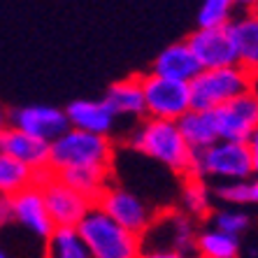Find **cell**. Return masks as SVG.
Returning <instances> with one entry per match:
<instances>
[{
	"instance_id": "5bb4252c",
	"label": "cell",
	"mask_w": 258,
	"mask_h": 258,
	"mask_svg": "<svg viewBox=\"0 0 258 258\" xmlns=\"http://www.w3.org/2000/svg\"><path fill=\"white\" fill-rule=\"evenodd\" d=\"M149 228L163 230L168 235L158 251L179 253V256H186V258L191 253H196V237H198V233L193 228V221L184 212H177V210L161 212V214H156V219H154V223Z\"/></svg>"
},
{
	"instance_id": "ffe728a7",
	"label": "cell",
	"mask_w": 258,
	"mask_h": 258,
	"mask_svg": "<svg viewBox=\"0 0 258 258\" xmlns=\"http://www.w3.org/2000/svg\"><path fill=\"white\" fill-rule=\"evenodd\" d=\"M60 181H66L70 188L84 196L89 203L96 205L102 198V193L107 191L112 184V168H77V170H66V172L56 174Z\"/></svg>"
},
{
	"instance_id": "f546056e",
	"label": "cell",
	"mask_w": 258,
	"mask_h": 258,
	"mask_svg": "<svg viewBox=\"0 0 258 258\" xmlns=\"http://www.w3.org/2000/svg\"><path fill=\"white\" fill-rule=\"evenodd\" d=\"M140 258H186L179 256V253H170V251H142Z\"/></svg>"
},
{
	"instance_id": "7402d4cb",
	"label": "cell",
	"mask_w": 258,
	"mask_h": 258,
	"mask_svg": "<svg viewBox=\"0 0 258 258\" xmlns=\"http://www.w3.org/2000/svg\"><path fill=\"white\" fill-rule=\"evenodd\" d=\"M30 186H35V170L19 163L17 158L0 154V196L14 198Z\"/></svg>"
},
{
	"instance_id": "277c9868",
	"label": "cell",
	"mask_w": 258,
	"mask_h": 258,
	"mask_svg": "<svg viewBox=\"0 0 258 258\" xmlns=\"http://www.w3.org/2000/svg\"><path fill=\"white\" fill-rule=\"evenodd\" d=\"M188 89H191V109L214 112L226 102L253 91V77L240 66L203 70L188 84Z\"/></svg>"
},
{
	"instance_id": "6da1fadb",
	"label": "cell",
	"mask_w": 258,
	"mask_h": 258,
	"mask_svg": "<svg viewBox=\"0 0 258 258\" xmlns=\"http://www.w3.org/2000/svg\"><path fill=\"white\" fill-rule=\"evenodd\" d=\"M131 147L142 151L144 156L163 163L165 168H170L181 177L191 174L193 151L186 147L179 126L174 121L142 119V123L131 135Z\"/></svg>"
},
{
	"instance_id": "4fadbf2b",
	"label": "cell",
	"mask_w": 258,
	"mask_h": 258,
	"mask_svg": "<svg viewBox=\"0 0 258 258\" xmlns=\"http://www.w3.org/2000/svg\"><path fill=\"white\" fill-rule=\"evenodd\" d=\"M149 72L151 75H158V77L191 84L193 79L203 72V68H200V63L196 60V56H193L191 47L186 44V40H181V42L168 44V47L163 49L161 54L154 58Z\"/></svg>"
},
{
	"instance_id": "603a6c76",
	"label": "cell",
	"mask_w": 258,
	"mask_h": 258,
	"mask_svg": "<svg viewBox=\"0 0 258 258\" xmlns=\"http://www.w3.org/2000/svg\"><path fill=\"white\" fill-rule=\"evenodd\" d=\"M181 207L188 219H205L212 212V191L200 177H181Z\"/></svg>"
},
{
	"instance_id": "836d02e7",
	"label": "cell",
	"mask_w": 258,
	"mask_h": 258,
	"mask_svg": "<svg viewBox=\"0 0 258 258\" xmlns=\"http://www.w3.org/2000/svg\"><path fill=\"white\" fill-rule=\"evenodd\" d=\"M0 258H10V256H7V251L3 249V246H0Z\"/></svg>"
},
{
	"instance_id": "1f68e13d",
	"label": "cell",
	"mask_w": 258,
	"mask_h": 258,
	"mask_svg": "<svg viewBox=\"0 0 258 258\" xmlns=\"http://www.w3.org/2000/svg\"><path fill=\"white\" fill-rule=\"evenodd\" d=\"M249 188H251V203H258V174H253V179L249 181Z\"/></svg>"
},
{
	"instance_id": "4316f807",
	"label": "cell",
	"mask_w": 258,
	"mask_h": 258,
	"mask_svg": "<svg viewBox=\"0 0 258 258\" xmlns=\"http://www.w3.org/2000/svg\"><path fill=\"white\" fill-rule=\"evenodd\" d=\"M216 196H219L223 203H230V205L251 203V188H249V181H230V184H223V186L216 188Z\"/></svg>"
},
{
	"instance_id": "d6a6232c",
	"label": "cell",
	"mask_w": 258,
	"mask_h": 258,
	"mask_svg": "<svg viewBox=\"0 0 258 258\" xmlns=\"http://www.w3.org/2000/svg\"><path fill=\"white\" fill-rule=\"evenodd\" d=\"M246 10H249V12H251L253 17L258 19V3H251V5H246Z\"/></svg>"
},
{
	"instance_id": "cb8c5ba5",
	"label": "cell",
	"mask_w": 258,
	"mask_h": 258,
	"mask_svg": "<svg viewBox=\"0 0 258 258\" xmlns=\"http://www.w3.org/2000/svg\"><path fill=\"white\" fill-rule=\"evenodd\" d=\"M44 258H93L77 228H56L47 240Z\"/></svg>"
},
{
	"instance_id": "ba28073f",
	"label": "cell",
	"mask_w": 258,
	"mask_h": 258,
	"mask_svg": "<svg viewBox=\"0 0 258 258\" xmlns=\"http://www.w3.org/2000/svg\"><path fill=\"white\" fill-rule=\"evenodd\" d=\"M212 114L221 142L246 144L258 128V93L249 91L244 96L226 102L223 107L214 109Z\"/></svg>"
},
{
	"instance_id": "d4e9b609",
	"label": "cell",
	"mask_w": 258,
	"mask_h": 258,
	"mask_svg": "<svg viewBox=\"0 0 258 258\" xmlns=\"http://www.w3.org/2000/svg\"><path fill=\"white\" fill-rule=\"evenodd\" d=\"M235 19L233 0H207L198 12V28H228Z\"/></svg>"
},
{
	"instance_id": "9a60e30c",
	"label": "cell",
	"mask_w": 258,
	"mask_h": 258,
	"mask_svg": "<svg viewBox=\"0 0 258 258\" xmlns=\"http://www.w3.org/2000/svg\"><path fill=\"white\" fill-rule=\"evenodd\" d=\"M0 154L17 158L19 163L28 165L30 170H47L49 168V144L30 138L17 128H5L0 133Z\"/></svg>"
},
{
	"instance_id": "8fae6325",
	"label": "cell",
	"mask_w": 258,
	"mask_h": 258,
	"mask_svg": "<svg viewBox=\"0 0 258 258\" xmlns=\"http://www.w3.org/2000/svg\"><path fill=\"white\" fill-rule=\"evenodd\" d=\"M186 44L203 70H221L237 66V54L228 28H196L188 33Z\"/></svg>"
},
{
	"instance_id": "f1b7e54d",
	"label": "cell",
	"mask_w": 258,
	"mask_h": 258,
	"mask_svg": "<svg viewBox=\"0 0 258 258\" xmlns=\"http://www.w3.org/2000/svg\"><path fill=\"white\" fill-rule=\"evenodd\" d=\"M249 151H251V161H253V174H258V128L253 131V135L246 142Z\"/></svg>"
},
{
	"instance_id": "e0dca14e",
	"label": "cell",
	"mask_w": 258,
	"mask_h": 258,
	"mask_svg": "<svg viewBox=\"0 0 258 258\" xmlns=\"http://www.w3.org/2000/svg\"><path fill=\"white\" fill-rule=\"evenodd\" d=\"M237 54V66L244 68L253 79L258 77V19L244 7V14L228 26Z\"/></svg>"
},
{
	"instance_id": "484cf974",
	"label": "cell",
	"mask_w": 258,
	"mask_h": 258,
	"mask_svg": "<svg viewBox=\"0 0 258 258\" xmlns=\"http://www.w3.org/2000/svg\"><path fill=\"white\" fill-rule=\"evenodd\" d=\"M212 221H214V228L237 237V235H242L246 230V226H249V216H246L244 212L223 210V212H216V214L212 216Z\"/></svg>"
},
{
	"instance_id": "9c48e42d",
	"label": "cell",
	"mask_w": 258,
	"mask_h": 258,
	"mask_svg": "<svg viewBox=\"0 0 258 258\" xmlns=\"http://www.w3.org/2000/svg\"><path fill=\"white\" fill-rule=\"evenodd\" d=\"M10 126L26 133L40 142H56L70 128L66 109L51 105H26V107L10 109Z\"/></svg>"
},
{
	"instance_id": "44dd1931",
	"label": "cell",
	"mask_w": 258,
	"mask_h": 258,
	"mask_svg": "<svg viewBox=\"0 0 258 258\" xmlns=\"http://www.w3.org/2000/svg\"><path fill=\"white\" fill-rule=\"evenodd\" d=\"M240 256V240L223 233L219 228L198 230L196 237V258H237Z\"/></svg>"
},
{
	"instance_id": "7a4b0ae2",
	"label": "cell",
	"mask_w": 258,
	"mask_h": 258,
	"mask_svg": "<svg viewBox=\"0 0 258 258\" xmlns=\"http://www.w3.org/2000/svg\"><path fill=\"white\" fill-rule=\"evenodd\" d=\"M114 142L109 135L68 128L56 142L49 144V168L56 174L77 168H112Z\"/></svg>"
},
{
	"instance_id": "8992f818",
	"label": "cell",
	"mask_w": 258,
	"mask_h": 258,
	"mask_svg": "<svg viewBox=\"0 0 258 258\" xmlns=\"http://www.w3.org/2000/svg\"><path fill=\"white\" fill-rule=\"evenodd\" d=\"M147 105V119L177 121L191 109V89L184 82H174L158 75H140Z\"/></svg>"
},
{
	"instance_id": "d6986e66",
	"label": "cell",
	"mask_w": 258,
	"mask_h": 258,
	"mask_svg": "<svg viewBox=\"0 0 258 258\" xmlns=\"http://www.w3.org/2000/svg\"><path fill=\"white\" fill-rule=\"evenodd\" d=\"M179 133L186 147L198 154V151L210 149L212 144L219 142V133H216L214 114L212 112H198V109H188L186 114L177 121Z\"/></svg>"
},
{
	"instance_id": "30bf717a",
	"label": "cell",
	"mask_w": 258,
	"mask_h": 258,
	"mask_svg": "<svg viewBox=\"0 0 258 258\" xmlns=\"http://www.w3.org/2000/svg\"><path fill=\"white\" fill-rule=\"evenodd\" d=\"M40 188H42L44 205L56 228H77L82 219L96 207L84 196H79L75 188L68 186L66 181H60L56 174Z\"/></svg>"
},
{
	"instance_id": "83f0119b",
	"label": "cell",
	"mask_w": 258,
	"mask_h": 258,
	"mask_svg": "<svg viewBox=\"0 0 258 258\" xmlns=\"http://www.w3.org/2000/svg\"><path fill=\"white\" fill-rule=\"evenodd\" d=\"M14 223V205H12V198H5L0 196V228H5Z\"/></svg>"
},
{
	"instance_id": "4dcf8cb0",
	"label": "cell",
	"mask_w": 258,
	"mask_h": 258,
	"mask_svg": "<svg viewBox=\"0 0 258 258\" xmlns=\"http://www.w3.org/2000/svg\"><path fill=\"white\" fill-rule=\"evenodd\" d=\"M5 128H10V107L0 102V133L5 131Z\"/></svg>"
},
{
	"instance_id": "2e32d148",
	"label": "cell",
	"mask_w": 258,
	"mask_h": 258,
	"mask_svg": "<svg viewBox=\"0 0 258 258\" xmlns=\"http://www.w3.org/2000/svg\"><path fill=\"white\" fill-rule=\"evenodd\" d=\"M105 107L116 116H135V119H147V105H144V91L140 75L119 79L102 96Z\"/></svg>"
},
{
	"instance_id": "52a82bcc",
	"label": "cell",
	"mask_w": 258,
	"mask_h": 258,
	"mask_svg": "<svg viewBox=\"0 0 258 258\" xmlns=\"http://www.w3.org/2000/svg\"><path fill=\"white\" fill-rule=\"evenodd\" d=\"M96 207L100 212H105L114 223H119L121 228L131 230L140 237L149 230V226L156 219V212L151 210L140 196L121 186H109L102 193V198L96 203Z\"/></svg>"
},
{
	"instance_id": "3957f363",
	"label": "cell",
	"mask_w": 258,
	"mask_h": 258,
	"mask_svg": "<svg viewBox=\"0 0 258 258\" xmlns=\"http://www.w3.org/2000/svg\"><path fill=\"white\" fill-rule=\"evenodd\" d=\"M79 237L89 246L93 258H140L142 237L121 228L98 207L89 212L77 226Z\"/></svg>"
},
{
	"instance_id": "ac0fdd59",
	"label": "cell",
	"mask_w": 258,
	"mask_h": 258,
	"mask_svg": "<svg viewBox=\"0 0 258 258\" xmlns=\"http://www.w3.org/2000/svg\"><path fill=\"white\" fill-rule=\"evenodd\" d=\"M66 116L70 128L93 135H109L116 121L102 100H72L66 107Z\"/></svg>"
},
{
	"instance_id": "5b68a950",
	"label": "cell",
	"mask_w": 258,
	"mask_h": 258,
	"mask_svg": "<svg viewBox=\"0 0 258 258\" xmlns=\"http://www.w3.org/2000/svg\"><path fill=\"white\" fill-rule=\"evenodd\" d=\"M188 177H214V179H233V181H249L253 177V161L251 151L246 144L240 142H219L210 149L193 154L191 174Z\"/></svg>"
},
{
	"instance_id": "7c38bea8",
	"label": "cell",
	"mask_w": 258,
	"mask_h": 258,
	"mask_svg": "<svg viewBox=\"0 0 258 258\" xmlns=\"http://www.w3.org/2000/svg\"><path fill=\"white\" fill-rule=\"evenodd\" d=\"M12 205H14V223L24 226L28 233H33L35 237H40L44 242L51 237L56 226L47 212L42 188H37V186L26 188L24 193L14 196Z\"/></svg>"
}]
</instances>
